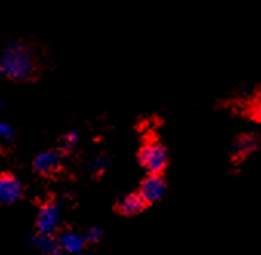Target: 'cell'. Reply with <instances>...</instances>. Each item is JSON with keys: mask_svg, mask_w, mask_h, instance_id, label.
<instances>
[{"mask_svg": "<svg viewBox=\"0 0 261 255\" xmlns=\"http://www.w3.org/2000/svg\"><path fill=\"white\" fill-rule=\"evenodd\" d=\"M37 72L34 53L22 42H11L0 51V75L11 82H27Z\"/></svg>", "mask_w": 261, "mask_h": 255, "instance_id": "cell-1", "label": "cell"}, {"mask_svg": "<svg viewBox=\"0 0 261 255\" xmlns=\"http://www.w3.org/2000/svg\"><path fill=\"white\" fill-rule=\"evenodd\" d=\"M139 159L149 174H160L168 165V151L160 142L149 140L142 146Z\"/></svg>", "mask_w": 261, "mask_h": 255, "instance_id": "cell-2", "label": "cell"}, {"mask_svg": "<svg viewBox=\"0 0 261 255\" xmlns=\"http://www.w3.org/2000/svg\"><path fill=\"white\" fill-rule=\"evenodd\" d=\"M60 221H62V214L59 205H56L54 201H48L40 208L37 214V220H36L37 232L54 235L60 226Z\"/></svg>", "mask_w": 261, "mask_h": 255, "instance_id": "cell-3", "label": "cell"}, {"mask_svg": "<svg viewBox=\"0 0 261 255\" xmlns=\"http://www.w3.org/2000/svg\"><path fill=\"white\" fill-rule=\"evenodd\" d=\"M23 194V185L14 174H2L0 175V203L13 205L20 200Z\"/></svg>", "mask_w": 261, "mask_h": 255, "instance_id": "cell-4", "label": "cell"}, {"mask_svg": "<svg viewBox=\"0 0 261 255\" xmlns=\"http://www.w3.org/2000/svg\"><path fill=\"white\" fill-rule=\"evenodd\" d=\"M165 191H166V185H165V180L160 177V174H149L142 182L139 194L143 197L146 205H149V203H155L162 200V197L165 195Z\"/></svg>", "mask_w": 261, "mask_h": 255, "instance_id": "cell-5", "label": "cell"}, {"mask_svg": "<svg viewBox=\"0 0 261 255\" xmlns=\"http://www.w3.org/2000/svg\"><path fill=\"white\" fill-rule=\"evenodd\" d=\"M33 166L39 174H43V175L54 174L62 166V154L59 151H54V149L43 151V152L36 156Z\"/></svg>", "mask_w": 261, "mask_h": 255, "instance_id": "cell-6", "label": "cell"}, {"mask_svg": "<svg viewBox=\"0 0 261 255\" xmlns=\"http://www.w3.org/2000/svg\"><path fill=\"white\" fill-rule=\"evenodd\" d=\"M59 241V249L60 252H65L68 255H79L85 246H86V238L83 234H79L75 231H65L62 235L57 238Z\"/></svg>", "mask_w": 261, "mask_h": 255, "instance_id": "cell-7", "label": "cell"}, {"mask_svg": "<svg viewBox=\"0 0 261 255\" xmlns=\"http://www.w3.org/2000/svg\"><path fill=\"white\" fill-rule=\"evenodd\" d=\"M146 206V201L143 200V197L139 194V192H134V194H127L124 195L118 205H117V211L123 215H137L140 214Z\"/></svg>", "mask_w": 261, "mask_h": 255, "instance_id": "cell-8", "label": "cell"}, {"mask_svg": "<svg viewBox=\"0 0 261 255\" xmlns=\"http://www.w3.org/2000/svg\"><path fill=\"white\" fill-rule=\"evenodd\" d=\"M33 244L34 247L42 253V255H59L60 249H59V241L54 235L51 234H42L37 232L33 238Z\"/></svg>", "mask_w": 261, "mask_h": 255, "instance_id": "cell-9", "label": "cell"}, {"mask_svg": "<svg viewBox=\"0 0 261 255\" xmlns=\"http://www.w3.org/2000/svg\"><path fill=\"white\" fill-rule=\"evenodd\" d=\"M253 148H255V139L252 136H241L235 140V143L232 146V154H233V157L241 159V157L247 156Z\"/></svg>", "mask_w": 261, "mask_h": 255, "instance_id": "cell-10", "label": "cell"}, {"mask_svg": "<svg viewBox=\"0 0 261 255\" xmlns=\"http://www.w3.org/2000/svg\"><path fill=\"white\" fill-rule=\"evenodd\" d=\"M14 134H16L14 128L8 121H5L4 118H0V139H4V140H13L14 139Z\"/></svg>", "mask_w": 261, "mask_h": 255, "instance_id": "cell-11", "label": "cell"}, {"mask_svg": "<svg viewBox=\"0 0 261 255\" xmlns=\"http://www.w3.org/2000/svg\"><path fill=\"white\" fill-rule=\"evenodd\" d=\"M83 235H85V238H86V243H91V244L98 243V241L101 240V237H103L101 229H100V227H95V226L89 227Z\"/></svg>", "mask_w": 261, "mask_h": 255, "instance_id": "cell-12", "label": "cell"}, {"mask_svg": "<svg viewBox=\"0 0 261 255\" xmlns=\"http://www.w3.org/2000/svg\"><path fill=\"white\" fill-rule=\"evenodd\" d=\"M80 140V136L77 131H69L63 136V148L65 149H72Z\"/></svg>", "mask_w": 261, "mask_h": 255, "instance_id": "cell-13", "label": "cell"}, {"mask_svg": "<svg viewBox=\"0 0 261 255\" xmlns=\"http://www.w3.org/2000/svg\"><path fill=\"white\" fill-rule=\"evenodd\" d=\"M105 168H106V159H105L103 156H97V157L92 159V162H91V169H92L94 172H103Z\"/></svg>", "mask_w": 261, "mask_h": 255, "instance_id": "cell-14", "label": "cell"}, {"mask_svg": "<svg viewBox=\"0 0 261 255\" xmlns=\"http://www.w3.org/2000/svg\"><path fill=\"white\" fill-rule=\"evenodd\" d=\"M256 114L259 115V118H261V100L258 101V106H256Z\"/></svg>", "mask_w": 261, "mask_h": 255, "instance_id": "cell-15", "label": "cell"}, {"mask_svg": "<svg viewBox=\"0 0 261 255\" xmlns=\"http://www.w3.org/2000/svg\"><path fill=\"white\" fill-rule=\"evenodd\" d=\"M0 109H2V101H0Z\"/></svg>", "mask_w": 261, "mask_h": 255, "instance_id": "cell-16", "label": "cell"}]
</instances>
